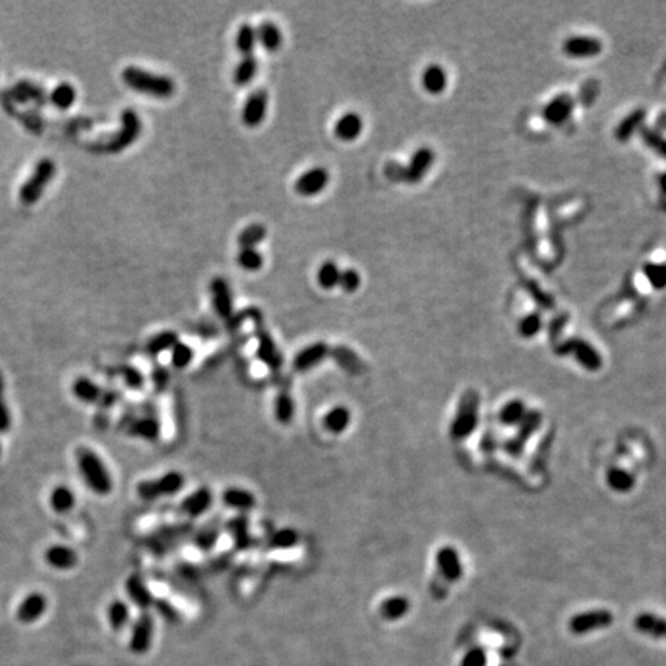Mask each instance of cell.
Masks as SVG:
<instances>
[{
    "instance_id": "6da1fadb",
    "label": "cell",
    "mask_w": 666,
    "mask_h": 666,
    "mask_svg": "<svg viewBox=\"0 0 666 666\" xmlns=\"http://www.w3.org/2000/svg\"><path fill=\"white\" fill-rule=\"evenodd\" d=\"M76 463L85 486L100 497L113 491V477L104 460L90 447H79L76 451Z\"/></svg>"
},
{
    "instance_id": "7a4b0ae2",
    "label": "cell",
    "mask_w": 666,
    "mask_h": 666,
    "mask_svg": "<svg viewBox=\"0 0 666 666\" xmlns=\"http://www.w3.org/2000/svg\"><path fill=\"white\" fill-rule=\"evenodd\" d=\"M122 81L133 91L158 99H167L173 96L176 90V85L170 77L145 72V69L137 67H127L123 69Z\"/></svg>"
},
{
    "instance_id": "3957f363",
    "label": "cell",
    "mask_w": 666,
    "mask_h": 666,
    "mask_svg": "<svg viewBox=\"0 0 666 666\" xmlns=\"http://www.w3.org/2000/svg\"><path fill=\"white\" fill-rule=\"evenodd\" d=\"M185 484V477L179 470H170L164 475L151 480H142L136 486V494L144 501H154L159 498L175 497L176 494L182 491Z\"/></svg>"
},
{
    "instance_id": "277c9868",
    "label": "cell",
    "mask_w": 666,
    "mask_h": 666,
    "mask_svg": "<svg viewBox=\"0 0 666 666\" xmlns=\"http://www.w3.org/2000/svg\"><path fill=\"white\" fill-rule=\"evenodd\" d=\"M121 122H122V127L118 133L113 136V139H110V141L104 144L91 145V150H95L97 153H105V154H116V153L123 151L127 147L133 144L139 137V135H141V130H142V123H141V119H139L137 113L128 108V110L122 111Z\"/></svg>"
},
{
    "instance_id": "5b68a950",
    "label": "cell",
    "mask_w": 666,
    "mask_h": 666,
    "mask_svg": "<svg viewBox=\"0 0 666 666\" xmlns=\"http://www.w3.org/2000/svg\"><path fill=\"white\" fill-rule=\"evenodd\" d=\"M54 175H56V164L48 158L37 162L34 172L28 177V181L22 185L19 199L23 205H33L41 199L46 185H48Z\"/></svg>"
},
{
    "instance_id": "8992f818",
    "label": "cell",
    "mask_w": 666,
    "mask_h": 666,
    "mask_svg": "<svg viewBox=\"0 0 666 666\" xmlns=\"http://www.w3.org/2000/svg\"><path fill=\"white\" fill-rule=\"evenodd\" d=\"M478 405L480 398L477 392L469 390L463 395L451 424V437L454 440L466 438L475 429L478 420Z\"/></svg>"
},
{
    "instance_id": "52a82bcc",
    "label": "cell",
    "mask_w": 666,
    "mask_h": 666,
    "mask_svg": "<svg viewBox=\"0 0 666 666\" xmlns=\"http://www.w3.org/2000/svg\"><path fill=\"white\" fill-rule=\"evenodd\" d=\"M252 320L254 322V330H257V338H258V348H257L258 360L262 364H266L270 370L278 372L283 366V356H281L280 348L276 347L275 339L264 327V322H262V313L259 308H257V312H254Z\"/></svg>"
},
{
    "instance_id": "ba28073f",
    "label": "cell",
    "mask_w": 666,
    "mask_h": 666,
    "mask_svg": "<svg viewBox=\"0 0 666 666\" xmlns=\"http://www.w3.org/2000/svg\"><path fill=\"white\" fill-rule=\"evenodd\" d=\"M614 623V616L608 609H591L576 614L569 620V631L576 636H585L597 630H605Z\"/></svg>"
},
{
    "instance_id": "9c48e42d",
    "label": "cell",
    "mask_w": 666,
    "mask_h": 666,
    "mask_svg": "<svg viewBox=\"0 0 666 666\" xmlns=\"http://www.w3.org/2000/svg\"><path fill=\"white\" fill-rule=\"evenodd\" d=\"M185 534H187V526H177V528L176 526H168V528H162L147 538V548L158 555L165 554L181 543Z\"/></svg>"
},
{
    "instance_id": "30bf717a",
    "label": "cell",
    "mask_w": 666,
    "mask_h": 666,
    "mask_svg": "<svg viewBox=\"0 0 666 666\" xmlns=\"http://www.w3.org/2000/svg\"><path fill=\"white\" fill-rule=\"evenodd\" d=\"M267 104H269L267 91L264 90L253 91L252 95L245 99L244 107H243L241 119L244 125L250 128L259 127L266 119Z\"/></svg>"
},
{
    "instance_id": "8fae6325",
    "label": "cell",
    "mask_w": 666,
    "mask_h": 666,
    "mask_svg": "<svg viewBox=\"0 0 666 666\" xmlns=\"http://www.w3.org/2000/svg\"><path fill=\"white\" fill-rule=\"evenodd\" d=\"M330 355V348L326 343H313L311 346L304 347L303 351L298 352L293 358V370L298 372V374H306V372L315 369L316 366L327 358Z\"/></svg>"
},
{
    "instance_id": "7c38bea8",
    "label": "cell",
    "mask_w": 666,
    "mask_h": 666,
    "mask_svg": "<svg viewBox=\"0 0 666 666\" xmlns=\"http://www.w3.org/2000/svg\"><path fill=\"white\" fill-rule=\"evenodd\" d=\"M212 505H213V492L212 489L203 486V487H199V489L189 494L187 497L181 501L179 510L185 517H189L193 520V518H199L201 515L207 514L208 510L212 509Z\"/></svg>"
},
{
    "instance_id": "4fadbf2b",
    "label": "cell",
    "mask_w": 666,
    "mask_h": 666,
    "mask_svg": "<svg viewBox=\"0 0 666 666\" xmlns=\"http://www.w3.org/2000/svg\"><path fill=\"white\" fill-rule=\"evenodd\" d=\"M329 172L324 167H315L301 175L295 182V190L301 196H315L329 184Z\"/></svg>"
},
{
    "instance_id": "5bb4252c",
    "label": "cell",
    "mask_w": 666,
    "mask_h": 666,
    "mask_svg": "<svg viewBox=\"0 0 666 666\" xmlns=\"http://www.w3.org/2000/svg\"><path fill=\"white\" fill-rule=\"evenodd\" d=\"M153 630H154L153 617L150 614L142 613L136 618V622L133 623V628H131V634H130L131 651L142 654L147 651V649H150L151 640H153Z\"/></svg>"
},
{
    "instance_id": "9a60e30c",
    "label": "cell",
    "mask_w": 666,
    "mask_h": 666,
    "mask_svg": "<svg viewBox=\"0 0 666 666\" xmlns=\"http://www.w3.org/2000/svg\"><path fill=\"white\" fill-rule=\"evenodd\" d=\"M437 566L440 574L449 583L458 582L463 576V563L460 559V554L452 546H443L438 549L437 552Z\"/></svg>"
},
{
    "instance_id": "2e32d148",
    "label": "cell",
    "mask_w": 666,
    "mask_h": 666,
    "mask_svg": "<svg viewBox=\"0 0 666 666\" xmlns=\"http://www.w3.org/2000/svg\"><path fill=\"white\" fill-rule=\"evenodd\" d=\"M210 292L216 313L219 318L229 320L233 315V297H231L229 283L224 278H215L210 284Z\"/></svg>"
},
{
    "instance_id": "e0dca14e",
    "label": "cell",
    "mask_w": 666,
    "mask_h": 666,
    "mask_svg": "<svg viewBox=\"0 0 666 666\" xmlns=\"http://www.w3.org/2000/svg\"><path fill=\"white\" fill-rule=\"evenodd\" d=\"M221 500L229 509H233L243 515L250 512V510H253L254 506H257V497H254L253 492L238 486L227 487V489L222 492Z\"/></svg>"
},
{
    "instance_id": "ac0fdd59",
    "label": "cell",
    "mask_w": 666,
    "mask_h": 666,
    "mask_svg": "<svg viewBox=\"0 0 666 666\" xmlns=\"http://www.w3.org/2000/svg\"><path fill=\"white\" fill-rule=\"evenodd\" d=\"M46 611V599L41 592H31L20 602L18 608V620L22 623H34L41 618Z\"/></svg>"
},
{
    "instance_id": "d6986e66",
    "label": "cell",
    "mask_w": 666,
    "mask_h": 666,
    "mask_svg": "<svg viewBox=\"0 0 666 666\" xmlns=\"http://www.w3.org/2000/svg\"><path fill=\"white\" fill-rule=\"evenodd\" d=\"M352 424V412L347 406H335L322 416V428L330 435H343Z\"/></svg>"
},
{
    "instance_id": "ffe728a7",
    "label": "cell",
    "mask_w": 666,
    "mask_h": 666,
    "mask_svg": "<svg viewBox=\"0 0 666 666\" xmlns=\"http://www.w3.org/2000/svg\"><path fill=\"white\" fill-rule=\"evenodd\" d=\"M127 433L131 437L141 438L145 441H156L161 437V423L158 418L153 415L137 416L130 421Z\"/></svg>"
},
{
    "instance_id": "44dd1931",
    "label": "cell",
    "mask_w": 666,
    "mask_h": 666,
    "mask_svg": "<svg viewBox=\"0 0 666 666\" xmlns=\"http://www.w3.org/2000/svg\"><path fill=\"white\" fill-rule=\"evenodd\" d=\"M125 591L128 594L130 600L135 603V606L139 609L147 611L153 606L154 597L150 591V587L145 585L144 578L137 574L130 576L125 582Z\"/></svg>"
},
{
    "instance_id": "7402d4cb",
    "label": "cell",
    "mask_w": 666,
    "mask_h": 666,
    "mask_svg": "<svg viewBox=\"0 0 666 666\" xmlns=\"http://www.w3.org/2000/svg\"><path fill=\"white\" fill-rule=\"evenodd\" d=\"M105 389L104 387L97 386L93 379L87 376H79L76 378L73 384H72V393L73 397L77 398L79 401L85 402V405H100L102 401Z\"/></svg>"
},
{
    "instance_id": "603a6c76",
    "label": "cell",
    "mask_w": 666,
    "mask_h": 666,
    "mask_svg": "<svg viewBox=\"0 0 666 666\" xmlns=\"http://www.w3.org/2000/svg\"><path fill=\"white\" fill-rule=\"evenodd\" d=\"M45 562L57 571H69L77 564V552L65 545H54L45 551Z\"/></svg>"
},
{
    "instance_id": "cb8c5ba5",
    "label": "cell",
    "mask_w": 666,
    "mask_h": 666,
    "mask_svg": "<svg viewBox=\"0 0 666 666\" xmlns=\"http://www.w3.org/2000/svg\"><path fill=\"white\" fill-rule=\"evenodd\" d=\"M227 529L231 540H233V546L238 551H247V549L253 546V536L249 528V520L243 514L231 518L227 524Z\"/></svg>"
},
{
    "instance_id": "d4e9b609",
    "label": "cell",
    "mask_w": 666,
    "mask_h": 666,
    "mask_svg": "<svg viewBox=\"0 0 666 666\" xmlns=\"http://www.w3.org/2000/svg\"><path fill=\"white\" fill-rule=\"evenodd\" d=\"M410 611V602L405 595H390L378 606V614L387 622H395L405 617Z\"/></svg>"
},
{
    "instance_id": "484cf974",
    "label": "cell",
    "mask_w": 666,
    "mask_h": 666,
    "mask_svg": "<svg viewBox=\"0 0 666 666\" xmlns=\"http://www.w3.org/2000/svg\"><path fill=\"white\" fill-rule=\"evenodd\" d=\"M634 626L641 634L653 639H666V620L657 614L641 613L634 620Z\"/></svg>"
},
{
    "instance_id": "4316f807",
    "label": "cell",
    "mask_w": 666,
    "mask_h": 666,
    "mask_svg": "<svg viewBox=\"0 0 666 666\" xmlns=\"http://www.w3.org/2000/svg\"><path fill=\"white\" fill-rule=\"evenodd\" d=\"M362 131V119L356 113H346L341 116L335 125V135L339 141L352 142L358 139Z\"/></svg>"
},
{
    "instance_id": "83f0119b",
    "label": "cell",
    "mask_w": 666,
    "mask_h": 666,
    "mask_svg": "<svg viewBox=\"0 0 666 666\" xmlns=\"http://www.w3.org/2000/svg\"><path fill=\"white\" fill-rule=\"evenodd\" d=\"M295 401L287 390H281L275 398L273 415L281 426H289L295 418Z\"/></svg>"
},
{
    "instance_id": "f1b7e54d",
    "label": "cell",
    "mask_w": 666,
    "mask_h": 666,
    "mask_svg": "<svg viewBox=\"0 0 666 666\" xmlns=\"http://www.w3.org/2000/svg\"><path fill=\"white\" fill-rule=\"evenodd\" d=\"M179 343V337H177L176 332L172 330H165L161 332L158 335L151 337L149 341H147L145 346V352L150 356H158L164 352L172 351V348Z\"/></svg>"
},
{
    "instance_id": "f546056e",
    "label": "cell",
    "mask_w": 666,
    "mask_h": 666,
    "mask_svg": "<svg viewBox=\"0 0 666 666\" xmlns=\"http://www.w3.org/2000/svg\"><path fill=\"white\" fill-rule=\"evenodd\" d=\"M50 505L53 508L54 512H57V514H67L69 512V510H72L76 505V495L74 492L69 489L68 486L65 484H60V486H56L54 487V489L51 491V495H50Z\"/></svg>"
},
{
    "instance_id": "4dcf8cb0",
    "label": "cell",
    "mask_w": 666,
    "mask_h": 666,
    "mask_svg": "<svg viewBox=\"0 0 666 666\" xmlns=\"http://www.w3.org/2000/svg\"><path fill=\"white\" fill-rule=\"evenodd\" d=\"M257 37L269 53L278 51L283 43L281 31L273 22H262L257 28Z\"/></svg>"
},
{
    "instance_id": "1f68e13d",
    "label": "cell",
    "mask_w": 666,
    "mask_h": 666,
    "mask_svg": "<svg viewBox=\"0 0 666 666\" xmlns=\"http://www.w3.org/2000/svg\"><path fill=\"white\" fill-rule=\"evenodd\" d=\"M299 543V532L293 528H281L270 536L267 546L273 551H285L295 548Z\"/></svg>"
},
{
    "instance_id": "d6a6232c",
    "label": "cell",
    "mask_w": 666,
    "mask_h": 666,
    "mask_svg": "<svg viewBox=\"0 0 666 666\" xmlns=\"http://www.w3.org/2000/svg\"><path fill=\"white\" fill-rule=\"evenodd\" d=\"M107 618L114 631H122L130 622V608L125 602L114 600L108 605Z\"/></svg>"
},
{
    "instance_id": "836d02e7",
    "label": "cell",
    "mask_w": 666,
    "mask_h": 666,
    "mask_svg": "<svg viewBox=\"0 0 666 666\" xmlns=\"http://www.w3.org/2000/svg\"><path fill=\"white\" fill-rule=\"evenodd\" d=\"M423 87L430 95H440L446 88V73L438 65H430L426 68L423 74Z\"/></svg>"
},
{
    "instance_id": "e575fe53",
    "label": "cell",
    "mask_w": 666,
    "mask_h": 666,
    "mask_svg": "<svg viewBox=\"0 0 666 666\" xmlns=\"http://www.w3.org/2000/svg\"><path fill=\"white\" fill-rule=\"evenodd\" d=\"M267 236V230L262 224H252V226L245 227L238 236V244L241 249H257L264 241Z\"/></svg>"
},
{
    "instance_id": "d590c367",
    "label": "cell",
    "mask_w": 666,
    "mask_h": 666,
    "mask_svg": "<svg viewBox=\"0 0 666 666\" xmlns=\"http://www.w3.org/2000/svg\"><path fill=\"white\" fill-rule=\"evenodd\" d=\"M258 73V60L254 56H245L239 62L233 73V82L239 87L250 83Z\"/></svg>"
},
{
    "instance_id": "8d00e7d4",
    "label": "cell",
    "mask_w": 666,
    "mask_h": 666,
    "mask_svg": "<svg viewBox=\"0 0 666 666\" xmlns=\"http://www.w3.org/2000/svg\"><path fill=\"white\" fill-rule=\"evenodd\" d=\"M258 37H257V29H254L250 23H244V25L239 28L238 36H236V48L238 51L243 54V56H253V50L257 46Z\"/></svg>"
},
{
    "instance_id": "74e56055",
    "label": "cell",
    "mask_w": 666,
    "mask_h": 666,
    "mask_svg": "<svg viewBox=\"0 0 666 666\" xmlns=\"http://www.w3.org/2000/svg\"><path fill=\"white\" fill-rule=\"evenodd\" d=\"M50 99H51L53 105L57 107L59 110H68V108L72 107L74 104V100H76V88L73 87L72 83L62 82L51 91Z\"/></svg>"
},
{
    "instance_id": "f35d334b",
    "label": "cell",
    "mask_w": 666,
    "mask_h": 666,
    "mask_svg": "<svg viewBox=\"0 0 666 666\" xmlns=\"http://www.w3.org/2000/svg\"><path fill=\"white\" fill-rule=\"evenodd\" d=\"M526 416V406L520 400H512L500 410V421L506 426L520 424Z\"/></svg>"
},
{
    "instance_id": "ab89813d",
    "label": "cell",
    "mask_w": 666,
    "mask_h": 666,
    "mask_svg": "<svg viewBox=\"0 0 666 666\" xmlns=\"http://www.w3.org/2000/svg\"><path fill=\"white\" fill-rule=\"evenodd\" d=\"M219 541V531L216 528H212V526H205V528H201L195 537H193V546L199 551L208 552L215 549V546L218 545Z\"/></svg>"
},
{
    "instance_id": "60d3db41",
    "label": "cell",
    "mask_w": 666,
    "mask_h": 666,
    "mask_svg": "<svg viewBox=\"0 0 666 666\" xmlns=\"http://www.w3.org/2000/svg\"><path fill=\"white\" fill-rule=\"evenodd\" d=\"M606 482L611 489L616 492H628L634 486V477L623 469H611L606 474Z\"/></svg>"
},
{
    "instance_id": "b9f144b4",
    "label": "cell",
    "mask_w": 666,
    "mask_h": 666,
    "mask_svg": "<svg viewBox=\"0 0 666 666\" xmlns=\"http://www.w3.org/2000/svg\"><path fill=\"white\" fill-rule=\"evenodd\" d=\"M339 275L341 270L335 264V262L327 261L318 269V275H316V280H318L320 287L330 290L333 287H337L339 283Z\"/></svg>"
},
{
    "instance_id": "7bdbcfd3",
    "label": "cell",
    "mask_w": 666,
    "mask_h": 666,
    "mask_svg": "<svg viewBox=\"0 0 666 666\" xmlns=\"http://www.w3.org/2000/svg\"><path fill=\"white\" fill-rule=\"evenodd\" d=\"M330 353H332L333 358L337 360V362L339 364L341 367H344L348 372H355V374H358L360 369H361V361H360L358 356H356L351 351V348L335 347L333 351H330Z\"/></svg>"
},
{
    "instance_id": "ee69618b",
    "label": "cell",
    "mask_w": 666,
    "mask_h": 666,
    "mask_svg": "<svg viewBox=\"0 0 666 666\" xmlns=\"http://www.w3.org/2000/svg\"><path fill=\"white\" fill-rule=\"evenodd\" d=\"M172 356H170V362H172V366L177 370H182L185 367H189L193 358H195V352H193V348L189 346V344H185V343H177L172 351Z\"/></svg>"
},
{
    "instance_id": "f6af8a7d",
    "label": "cell",
    "mask_w": 666,
    "mask_h": 666,
    "mask_svg": "<svg viewBox=\"0 0 666 666\" xmlns=\"http://www.w3.org/2000/svg\"><path fill=\"white\" fill-rule=\"evenodd\" d=\"M238 264L247 272H257L264 266V257L257 249H241L238 254Z\"/></svg>"
},
{
    "instance_id": "bcb514c9",
    "label": "cell",
    "mask_w": 666,
    "mask_h": 666,
    "mask_svg": "<svg viewBox=\"0 0 666 666\" xmlns=\"http://www.w3.org/2000/svg\"><path fill=\"white\" fill-rule=\"evenodd\" d=\"M119 375L122 376L123 383L131 390H141L145 386V376L142 375V372L133 367V366H122L119 367Z\"/></svg>"
},
{
    "instance_id": "7dc6e473",
    "label": "cell",
    "mask_w": 666,
    "mask_h": 666,
    "mask_svg": "<svg viewBox=\"0 0 666 666\" xmlns=\"http://www.w3.org/2000/svg\"><path fill=\"white\" fill-rule=\"evenodd\" d=\"M597 51L599 43L594 41H586V39H576V41L566 43V53L572 54V56H592Z\"/></svg>"
},
{
    "instance_id": "c3c4849f",
    "label": "cell",
    "mask_w": 666,
    "mask_h": 666,
    "mask_svg": "<svg viewBox=\"0 0 666 666\" xmlns=\"http://www.w3.org/2000/svg\"><path fill=\"white\" fill-rule=\"evenodd\" d=\"M11 429V414L5 398V378L0 370V433H6Z\"/></svg>"
},
{
    "instance_id": "681fc988",
    "label": "cell",
    "mask_w": 666,
    "mask_h": 666,
    "mask_svg": "<svg viewBox=\"0 0 666 666\" xmlns=\"http://www.w3.org/2000/svg\"><path fill=\"white\" fill-rule=\"evenodd\" d=\"M360 284H361V276H360L358 272H356V270H353V269L341 270L338 285H339V287L343 289L344 292L353 293V292L358 290Z\"/></svg>"
},
{
    "instance_id": "f907efd6",
    "label": "cell",
    "mask_w": 666,
    "mask_h": 666,
    "mask_svg": "<svg viewBox=\"0 0 666 666\" xmlns=\"http://www.w3.org/2000/svg\"><path fill=\"white\" fill-rule=\"evenodd\" d=\"M487 663V655L484 653V649L482 648H474L463 657L461 666H486Z\"/></svg>"
},
{
    "instance_id": "816d5d0a",
    "label": "cell",
    "mask_w": 666,
    "mask_h": 666,
    "mask_svg": "<svg viewBox=\"0 0 666 666\" xmlns=\"http://www.w3.org/2000/svg\"><path fill=\"white\" fill-rule=\"evenodd\" d=\"M14 93L20 100H28V99L39 97L42 95L41 88L36 87V85H33V83H29V82H20L18 87H15Z\"/></svg>"
},
{
    "instance_id": "f5cc1de1",
    "label": "cell",
    "mask_w": 666,
    "mask_h": 666,
    "mask_svg": "<svg viewBox=\"0 0 666 666\" xmlns=\"http://www.w3.org/2000/svg\"><path fill=\"white\" fill-rule=\"evenodd\" d=\"M538 329H540V321H538L537 316H528V318H526L520 326L522 335L528 337V338L536 335V333L538 332Z\"/></svg>"
},
{
    "instance_id": "db71d44e",
    "label": "cell",
    "mask_w": 666,
    "mask_h": 666,
    "mask_svg": "<svg viewBox=\"0 0 666 666\" xmlns=\"http://www.w3.org/2000/svg\"><path fill=\"white\" fill-rule=\"evenodd\" d=\"M153 381L158 390H162L168 383V374L164 367H156L153 370Z\"/></svg>"
},
{
    "instance_id": "11a10c76",
    "label": "cell",
    "mask_w": 666,
    "mask_h": 666,
    "mask_svg": "<svg viewBox=\"0 0 666 666\" xmlns=\"http://www.w3.org/2000/svg\"><path fill=\"white\" fill-rule=\"evenodd\" d=\"M0 455H2V444H0Z\"/></svg>"
}]
</instances>
